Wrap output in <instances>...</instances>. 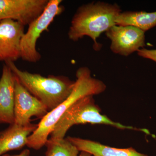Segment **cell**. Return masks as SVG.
<instances>
[{
	"label": "cell",
	"instance_id": "5",
	"mask_svg": "<svg viewBox=\"0 0 156 156\" xmlns=\"http://www.w3.org/2000/svg\"><path fill=\"white\" fill-rule=\"evenodd\" d=\"M61 0H49L41 14L28 25L20 42V58L30 62H36L41 57L37 49V43L41 34L48 30L55 17L61 14L64 8Z\"/></svg>",
	"mask_w": 156,
	"mask_h": 156
},
{
	"label": "cell",
	"instance_id": "9",
	"mask_svg": "<svg viewBox=\"0 0 156 156\" xmlns=\"http://www.w3.org/2000/svg\"><path fill=\"white\" fill-rule=\"evenodd\" d=\"M24 27L11 19L0 21V61L14 62L20 58V42Z\"/></svg>",
	"mask_w": 156,
	"mask_h": 156
},
{
	"label": "cell",
	"instance_id": "3",
	"mask_svg": "<svg viewBox=\"0 0 156 156\" xmlns=\"http://www.w3.org/2000/svg\"><path fill=\"white\" fill-rule=\"evenodd\" d=\"M5 63L11 69L20 83L41 101L49 112L66 99L74 87L75 81L65 76L44 77L39 74L21 70L13 62H6Z\"/></svg>",
	"mask_w": 156,
	"mask_h": 156
},
{
	"label": "cell",
	"instance_id": "7",
	"mask_svg": "<svg viewBox=\"0 0 156 156\" xmlns=\"http://www.w3.org/2000/svg\"><path fill=\"white\" fill-rule=\"evenodd\" d=\"M14 84V123L21 126L31 124L30 119H42L48 113L43 103L30 94L15 76Z\"/></svg>",
	"mask_w": 156,
	"mask_h": 156
},
{
	"label": "cell",
	"instance_id": "4",
	"mask_svg": "<svg viewBox=\"0 0 156 156\" xmlns=\"http://www.w3.org/2000/svg\"><path fill=\"white\" fill-rule=\"evenodd\" d=\"M87 123L107 125L122 130L129 129L142 131L147 134L149 133L146 129L125 126L101 114L100 109L95 104L93 96L89 95L77 101L64 113L55 125L50 137L63 139L73 126Z\"/></svg>",
	"mask_w": 156,
	"mask_h": 156
},
{
	"label": "cell",
	"instance_id": "11",
	"mask_svg": "<svg viewBox=\"0 0 156 156\" xmlns=\"http://www.w3.org/2000/svg\"><path fill=\"white\" fill-rule=\"evenodd\" d=\"M38 124L21 126L13 123L0 132V156L10 151L21 149L27 145L29 136L36 130Z\"/></svg>",
	"mask_w": 156,
	"mask_h": 156
},
{
	"label": "cell",
	"instance_id": "10",
	"mask_svg": "<svg viewBox=\"0 0 156 156\" xmlns=\"http://www.w3.org/2000/svg\"><path fill=\"white\" fill-rule=\"evenodd\" d=\"M15 76L5 63L0 78V125L14 123Z\"/></svg>",
	"mask_w": 156,
	"mask_h": 156
},
{
	"label": "cell",
	"instance_id": "17",
	"mask_svg": "<svg viewBox=\"0 0 156 156\" xmlns=\"http://www.w3.org/2000/svg\"><path fill=\"white\" fill-rule=\"evenodd\" d=\"M78 156H92V154H89V153L85 151H80V154Z\"/></svg>",
	"mask_w": 156,
	"mask_h": 156
},
{
	"label": "cell",
	"instance_id": "6",
	"mask_svg": "<svg viewBox=\"0 0 156 156\" xmlns=\"http://www.w3.org/2000/svg\"><path fill=\"white\" fill-rule=\"evenodd\" d=\"M114 53L127 56L145 46V32L132 26L115 25L106 32Z\"/></svg>",
	"mask_w": 156,
	"mask_h": 156
},
{
	"label": "cell",
	"instance_id": "8",
	"mask_svg": "<svg viewBox=\"0 0 156 156\" xmlns=\"http://www.w3.org/2000/svg\"><path fill=\"white\" fill-rule=\"evenodd\" d=\"M44 0H0V21L11 19L29 25L44 10Z\"/></svg>",
	"mask_w": 156,
	"mask_h": 156
},
{
	"label": "cell",
	"instance_id": "13",
	"mask_svg": "<svg viewBox=\"0 0 156 156\" xmlns=\"http://www.w3.org/2000/svg\"><path fill=\"white\" fill-rule=\"evenodd\" d=\"M116 24L132 26L145 32L156 26V11H126L121 12L115 19Z\"/></svg>",
	"mask_w": 156,
	"mask_h": 156
},
{
	"label": "cell",
	"instance_id": "16",
	"mask_svg": "<svg viewBox=\"0 0 156 156\" xmlns=\"http://www.w3.org/2000/svg\"><path fill=\"white\" fill-rule=\"evenodd\" d=\"M30 151L29 149H26L23 151L19 154L11 155L9 154H5L1 156H30Z\"/></svg>",
	"mask_w": 156,
	"mask_h": 156
},
{
	"label": "cell",
	"instance_id": "1",
	"mask_svg": "<svg viewBox=\"0 0 156 156\" xmlns=\"http://www.w3.org/2000/svg\"><path fill=\"white\" fill-rule=\"evenodd\" d=\"M76 77L74 87L69 96L57 107L48 112L38 124L36 130L29 136L27 144L28 147L36 150L43 147L58 120L73 104L86 96L100 94L106 89L102 81L92 77L88 67L79 68Z\"/></svg>",
	"mask_w": 156,
	"mask_h": 156
},
{
	"label": "cell",
	"instance_id": "14",
	"mask_svg": "<svg viewBox=\"0 0 156 156\" xmlns=\"http://www.w3.org/2000/svg\"><path fill=\"white\" fill-rule=\"evenodd\" d=\"M45 146L47 147L46 156H78L80 152L66 138L50 137Z\"/></svg>",
	"mask_w": 156,
	"mask_h": 156
},
{
	"label": "cell",
	"instance_id": "15",
	"mask_svg": "<svg viewBox=\"0 0 156 156\" xmlns=\"http://www.w3.org/2000/svg\"><path fill=\"white\" fill-rule=\"evenodd\" d=\"M137 54L140 57L151 59L156 62V50H148L142 48L137 51Z\"/></svg>",
	"mask_w": 156,
	"mask_h": 156
},
{
	"label": "cell",
	"instance_id": "12",
	"mask_svg": "<svg viewBox=\"0 0 156 156\" xmlns=\"http://www.w3.org/2000/svg\"><path fill=\"white\" fill-rule=\"evenodd\" d=\"M66 138L80 151L87 152L92 156H148L132 147L118 148L79 137L69 136Z\"/></svg>",
	"mask_w": 156,
	"mask_h": 156
},
{
	"label": "cell",
	"instance_id": "2",
	"mask_svg": "<svg viewBox=\"0 0 156 156\" xmlns=\"http://www.w3.org/2000/svg\"><path fill=\"white\" fill-rule=\"evenodd\" d=\"M122 12L117 4L104 2H92L78 8L74 15L69 30L70 40L77 41L85 36L91 38L93 48L98 51L101 48L97 39L104 32L116 25V18Z\"/></svg>",
	"mask_w": 156,
	"mask_h": 156
}]
</instances>
